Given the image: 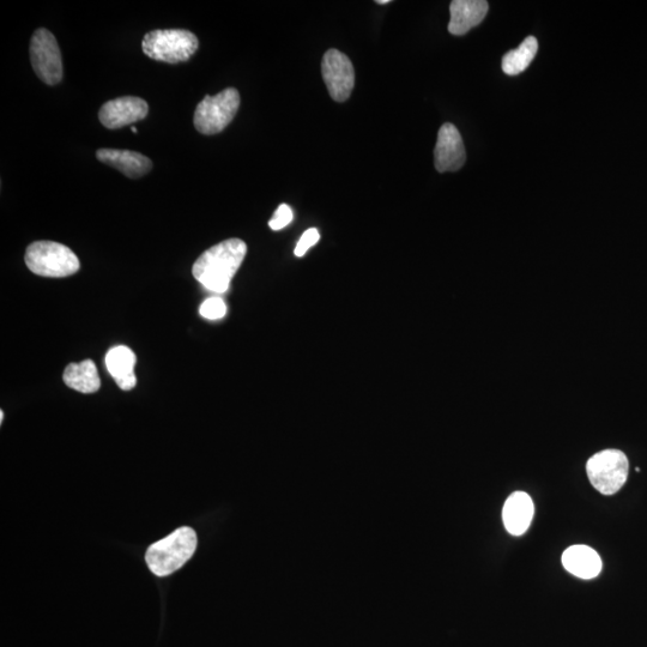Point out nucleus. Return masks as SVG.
<instances>
[{
  "instance_id": "9",
  "label": "nucleus",
  "mask_w": 647,
  "mask_h": 647,
  "mask_svg": "<svg viewBox=\"0 0 647 647\" xmlns=\"http://www.w3.org/2000/svg\"><path fill=\"white\" fill-rule=\"evenodd\" d=\"M467 161L461 133L455 125L446 123L438 133L434 149V165L439 173L457 172Z\"/></svg>"
},
{
  "instance_id": "17",
  "label": "nucleus",
  "mask_w": 647,
  "mask_h": 647,
  "mask_svg": "<svg viewBox=\"0 0 647 647\" xmlns=\"http://www.w3.org/2000/svg\"><path fill=\"white\" fill-rule=\"evenodd\" d=\"M538 51V41L534 36L526 38L517 50L507 52L503 58V70L506 75L517 76L529 68Z\"/></svg>"
},
{
  "instance_id": "5",
  "label": "nucleus",
  "mask_w": 647,
  "mask_h": 647,
  "mask_svg": "<svg viewBox=\"0 0 647 647\" xmlns=\"http://www.w3.org/2000/svg\"><path fill=\"white\" fill-rule=\"evenodd\" d=\"M240 94L237 89L228 88L215 96H205L196 108L195 128L203 135L213 136L227 128L237 116Z\"/></svg>"
},
{
  "instance_id": "10",
  "label": "nucleus",
  "mask_w": 647,
  "mask_h": 647,
  "mask_svg": "<svg viewBox=\"0 0 647 647\" xmlns=\"http://www.w3.org/2000/svg\"><path fill=\"white\" fill-rule=\"evenodd\" d=\"M147 101L136 96H124L106 102L101 107L99 118L102 125L110 130H118L135 124L148 116Z\"/></svg>"
},
{
  "instance_id": "21",
  "label": "nucleus",
  "mask_w": 647,
  "mask_h": 647,
  "mask_svg": "<svg viewBox=\"0 0 647 647\" xmlns=\"http://www.w3.org/2000/svg\"><path fill=\"white\" fill-rule=\"evenodd\" d=\"M377 4L384 5V4H390L391 0H377Z\"/></svg>"
},
{
  "instance_id": "11",
  "label": "nucleus",
  "mask_w": 647,
  "mask_h": 647,
  "mask_svg": "<svg viewBox=\"0 0 647 647\" xmlns=\"http://www.w3.org/2000/svg\"><path fill=\"white\" fill-rule=\"evenodd\" d=\"M488 10L486 0H453L449 32L456 36L467 34L485 20Z\"/></svg>"
},
{
  "instance_id": "23",
  "label": "nucleus",
  "mask_w": 647,
  "mask_h": 647,
  "mask_svg": "<svg viewBox=\"0 0 647 647\" xmlns=\"http://www.w3.org/2000/svg\"><path fill=\"white\" fill-rule=\"evenodd\" d=\"M131 130H132L133 133H137V129L135 128V126H132Z\"/></svg>"
},
{
  "instance_id": "18",
  "label": "nucleus",
  "mask_w": 647,
  "mask_h": 647,
  "mask_svg": "<svg viewBox=\"0 0 647 647\" xmlns=\"http://www.w3.org/2000/svg\"><path fill=\"white\" fill-rule=\"evenodd\" d=\"M199 312H201L204 318L217 320L226 316L227 306L225 301L220 298H210L203 302Z\"/></svg>"
},
{
  "instance_id": "3",
  "label": "nucleus",
  "mask_w": 647,
  "mask_h": 647,
  "mask_svg": "<svg viewBox=\"0 0 647 647\" xmlns=\"http://www.w3.org/2000/svg\"><path fill=\"white\" fill-rule=\"evenodd\" d=\"M198 47L197 36L185 29L153 30L142 42L145 56L168 64L187 62Z\"/></svg>"
},
{
  "instance_id": "22",
  "label": "nucleus",
  "mask_w": 647,
  "mask_h": 647,
  "mask_svg": "<svg viewBox=\"0 0 647 647\" xmlns=\"http://www.w3.org/2000/svg\"><path fill=\"white\" fill-rule=\"evenodd\" d=\"M3 420H4V413L2 411V413H0V422H3Z\"/></svg>"
},
{
  "instance_id": "6",
  "label": "nucleus",
  "mask_w": 647,
  "mask_h": 647,
  "mask_svg": "<svg viewBox=\"0 0 647 647\" xmlns=\"http://www.w3.org/2000/svg\"><path fill=\"white\" fill-rule=\"evenodd\" d=\"M630 463L620 450H604L592 456L586 464L591 485L603 495H614L624 487Z\"/></svg>"
},
{
  "instance_id": "2",
  "label": "nucleus",
  "mask_w": 647,
  "mask_h": 647,
  "mask_svg": "<svg viewBox=\"0 0 647 647\" xmlns=\"http://www.w3.org/2000/svg\"><path fill=\"white\" fill-rule=\"evenodd\" d=\"M197 544L195 530L184 526L163 540L151 544L145 554V561L155 576L167 577L180 570L192 558Z\"/></svg>"
},
{
  "instance_id": "20",
  "label": "nucleus",
  "mask_w": 647,
  "mask_h": 647,
  "mask_svg": "<svg viewBox=\"0 0 647 647\" xmlns=\"http://www.w3.org/2000/svg\"><path fill=\"white\" fill-rule=\"evenodd\" d=\"M320 239V234L318 229L310 228L304 234H302L301 239L299 240L298 245L295 247V256L304 257L308 250L311 249L314 245L318 243Z\"/></svg>"
},
{
  "instance_id": "1",
  "label": "nucleus",
  "mask_w": 647,
  "mask_h": 647,
  "mask_svg": "<svg viewBox=\"0 0 647 647\" xmlns=\"http://www.w3.org/2000/svg\"><path fill=\"white\" fill-rule=\"evenodd\" d=\"M247 246L243 240L228 239L217 244L193 264L192 274L210 292L226 293L232 278L243 264Z\"/></svg>"
},
{
  "instance_id": "16",
  "label": "nucleus",
  "mask_w": 647,
  "mask_h": 647,
  "mask_svg": "<svg viewBox=\"0 0 647 647\" xmlns=\"http://www.w3.org/2000/svg\"><path fill=\"white\" fill-rule=\"evenodd\" d=\"M64 382L70 389L82 393H94L101 386L98 368L92 360H84L80 364L66 367Z\"/></svg>"
},
{
  "instance_id": "13",
  "label": "nucleus",
  "mask_w": 647,
  "mask_h": 647,
  "mask_svg": "<svg viewBox=\"0 0 647 647\" xmlns=\"http://www.w3.org/2000/svg\"><path fill=\"white\" fill-rule=\"evenodd\" d=\"M535 507L531 498L524 492H516L506 500L503 510L505 528L513 536L523 535L528 531Z\"/></svg>"
},
{
  "instance_id": "7",
  "label": "nucleus",
  "mask_w": 647,
  "mask_h": 647,
  "mask_svg": "<svg viewBox=\"0 0 647 647\" xmlns=\"http://www.w3.org/2000/svg\"><path fill=\"white\" fill-rule=\"evenodd\" d=\"M30 62L36 76L48 86H56L63 80L62 52L50 30H36L30 40Z\"/></svg>"
},
{
  "instance_id": "8",
  "label": "nucleus",
  "mask_w": 647,
  "mask_h": 647,
  "mask_svg": "<svg viewBox=\"0 0 647 647\" xmlns=\"http://www.w3.org/2000/svg\"><path fill=\"white\" fill-rule=\"evenodd\" d=\"M322 75L332 100L344 102L350 98L355 86L353 63L346 54L329 50L324 54Z\"/></svg>"
},
{
  "instance_id": "12",
  "label": "nucleus",
  "mask_w": 647,
  "mask_h": 647,
  "mask_svg": "<svg viewBox=\"0 0 647 647\" xmlns=\"http://www.w3.org/2000/svg\"><path fill=\"white\" fill-rule=\"evenodd\" d=\"M96 157L107 166L116 168L126 177L138 179L144 177L153 168V162L147 156L130 150L99 149Z\"/></svg>"
},
{
  "instance_id": "15",
  "label": "nucleus",
  "mask_w": 647,
  "mask_h": 647,
  "mask_svg": "<svg viewBox=\"0 0 647 647\" xmlns=\"http://www.w3.org/2000/svg\"><path fill=\"white\" fill-rule=\"evenodd\" d=\"M136 355L125 346L113 348L106 356L108 372L116 380L117 385L124 391L135 388L137 379L135 376Z\"/></svg>"
},
{
  "instance_id": "4",
  "label": "nucleus",
  "mask_w": 647,
  "mask_h": 647,
  "mask_svg": "<svg viewBox=\"0 0 647 647\" xmlns=\"http://www.w3.org/2000/svg\"><path fill=\"white\" fill-rule=\"evenodd\" d=\"M24 259L30 271L44 277H68L81 268L80 259L68 246L53 241H36L29 245Z\"/></svg>"
},
{
  "instance_id": "19",
  "label": "nucleus",
  "mask_w": 647,
  "mask_h": 647,
  "mask_svg": "<svg viewBox=\"0 0 647 647\" xmlns=\"http://www.w3.org/2000/svg\"><path fill=\"white\" fill-rule=\"evenodd\" d=\"M294 219V214L292 208L287 204H281L280 207L275 211L274 216L269 222V227L272 231H281V229L286 228L289 223H292Z\"/></svg>"
},
{
  "instance_id": "14",
  "label": "nucleus",
  "mask_w": 647,
  "mask_h": 647,
  "mask_svg": "<svg viewBox=\"0 0 647 647\" xmlns=\"http://www.w3.org/2000/svg\"><path fill=\"white\" fill-rule=\"evenodd\" d=\"M562 565L568 572L578 578H596L602 571V560L596 550L577 544L565 550L562 554Z\"/></svg>"
}]
</instances>
